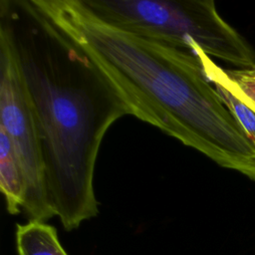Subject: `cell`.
Wrapping results in <instances>:
<instances>
[{
	"label": "cell",
	"instance_id": "cell-1",
	"mask_svg": "<svg viewBox=\"0 0 255 255\" xmlns=\"http://www.w3.org/2000/svg\"><path fill=\"white\" fill-rule=\"evenodd\" d=\"M0 30L14 51L37 127L51 206L64 228L99 213L94 175L102 140L124 116L126 95L32 0H1Z\"/></svg>",
	"mask_w": 255,
	"mask_h": 255
},
{
	"label": "cell",
	"instance_id": "cell-2",
	"mask_svg": "<svg viewBox=\"0 0 255 255\" xmlns=\"http://www.w3.org/2000/svg\"><path fill=\"white\" fill-rule=\"evenodd\" d=\"M132 104L137 119L255 180V140L224 105L196 55L115 28L81 0H32Z\"/></svg>",
	"mask_w": 255,
	"mask_h": 255
},
{
	"label": "cell",
	"instance_id": "cell-3",
	"mask_svg": "<svg viewBox=\"0 0 255 255\" xmlns=\"http://www.w3.org/2000/svg\"><path fill=\"white\" fill-rule=\"evenodd\" d=\"M81 1L115 28L187 51L195 43L210 58L239 70L255 68L254 50L219 15L211 0Z\"/></svg>",
	"mask_w": 255,
	"mask_h": 255
},
{
	"label": "cell",
	"instance_id": "cell-4",
	"mask_svg": "<svg viewBox=\"0 0 255 255\" xmlns=\"http://www.w3.org/2000/svg\"><path fill=\"white\" fill-rule=\"evenodd\" d=\"M0 127L6 130L22 170V209L30 221L45 222L56 214L49 198L41 137L12 45L1 30Z\"/></svg>",
	"mask_w": 255,
	"mask_h": 255
},
{
	"label": "cell",
	"instance_id": "cell-5",
	"mask_svg": "<svg viewBox=\"0 0 255 255\" xmlns=\"http://www.w3.org/2000/svg\"><path fill=\"white\" fill-rule=\"evenodd\" d=\"M0 188L7 211L18 214L22 209L25 185L22 170L6 130L0 127Z\"/></svg>",
	"mask_w": 255,
	"mask_h": 255
},
{
	"label": "cell",
	"instance_id": "cell-6",
	"mask_svg": "<svg viewBox=\"0 0 255 255\" xmlns=\"http://www.w3.org/2000/svg\"><path fill=\"white\" fill-rule=\"evenodd\" d=\"M16 242L18 255H68L59 241L55 227L45 222L17 224Z\"/></svg>",
	"mask_w": 255,
	"mask_h": 255
},
{
	"label": "cell",
	"instance_id": "cell-7",
	"mask_svg": "<svg viewBox=\"0 0 255 255\" xmlns=\"http://www.w3.org/2000/svg\"><path fill=\"white\" fill-rule=\"evenodd\" d=\"M238 97L255 112V68L226 70Z\"/></svg>",
	"mask_w": 255,
	"mask_h": 255
}]
</instances>
